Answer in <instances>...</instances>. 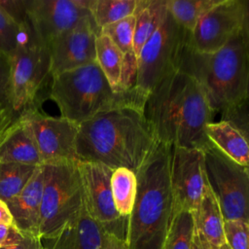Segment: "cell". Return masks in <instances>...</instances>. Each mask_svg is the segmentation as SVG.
Segmentation results:
<instances>
[{"label":"cell","mask_w":249,"mask_h":249,"mask_svg":"<svg viewBox=\"0 0 249 249\" xmlns=\"http://www.w3.org/2000/svg\"><path fill=\"white\" fill-rule=\"evenodd\" d=\"M143 113L160 143L201 151L211 145L205 126L212 122L214 112L197 81L180 69L149 93Z\"/></svg>","instance_id":"1"},{"label":"cell","mask_w":249,"mask_h":249,"mask_svg":"<svg viewBox=\"0 0 249 249\" xmlns=\"http://www.w3.org/2000/svg\"><path fill=\"white\" fill-rule=\"evenodd\" d=\"M158 143L143 107L129 104L100 112L79 124L76 153L79 161L136 173Z\"/></svg>","instance_id":"2"},{"label":"cell","mask_w":249,"mask_h":249,"mask_svg":"<svg viewBox=\"0 0 249 249\" xmlns=\"http://www.w3.org/2000/svg\"><path fill=\"white\" fill-rule=\"evenodd\" d=\"M248 26L215 53H202L188 43L179 69L190 74L202 88L213 112L231 117L248 98Z\"/></svg>","instance_id":"3"},{"label":"cell","mask_w":249,"mask_h":249,"mask_svg":"<svg viewBox=\"0 0 249 249\" xmlns=\"http://www.w3.org/2000/svg\"><path fill=\"white\" fill-rule=\"evenodd\" d=\"M169 146L158 143L137 170L134 204L127 218V249H161L173 214Z\"/></svg>","instance_id":"4"},{"label":"cell","mask_w":249,"mask_h":249,"mask_svg":"<svg viewBox=\"0 0 249 249\" xmlns=\"http://www.w3.org/2000/svg\"><path fill=\"white\" fill-rule=\"evenodd\" d=\"M50 98L60 111V117L77 124L96 114L123 105L144 108L145 99L135 89L116 92L96 62L52 76Z\"/></svg>","instance_id":"5"},{"label":"cell","mask_w":249,"mask_h":249,"mask_svg":"<svg viewBox=\"0 0 249 249\" xmlns=\"http://www.w3.org/2000/svg\"><path fill=\"white\" fill-rule=\"evenodd\" d=\"M78 161L43 164L44 185L40 208L39 236L55 237L82 211L84 191Z\"/></svg>","instance_id":"6"},{"label":"cell","mask_w":249,"mask_h":249,"mask_svg":"<svg viewBox=\"0 0 249 249\" xmlns=\"http://www.w3.org/2000/svg\"><path fill=\"white\" fill-rule=\"evenodd\" d=\"M18 23L17 46L10 54L9 103L19 115L34 106L37 93L50 74V55L32 31L26 17Z\"/></svg>","instance_id":"7"},{"label":"cell","mask_w":249,"mask_h":249,"mask_svg":"<svg viewBox=\"0 0 249 249\" xmlns=\"http://www.w3.org/2000/svg\"><path fill=\"white\" fill-rule=\"evenodd\" d=\"M190 33L167 11L159 27L143 46L137 58L135 90L146 100L149 93L166 76L179 69Z\"/></svg>","instance_id":"8"},{"label":"cell","mask_w":249,"mask_h":249,"mask_svg":"<svg viewBox=\"0 0 249 249\" xmlns=\"http://www.w3.org/2000/svg\"><path fill=\"white\" fill-rule=\"evenodd\" d=\"M206 183L216 197L224 220L249 222V172L212 144L203 150Z\"/></svg>","instance_id":"9"},{"label":"cell","mask_w":249,"mask_h":249,"mask_svg":"<svg viewBox=\"0 0 249 249\" xmlns=\"http://www.w3.org/2000/svg\"><path fill=\"white\" fill-rule=\"evenodd\" d=\"M248 17L247 1L220 0L199 18L189 44L196 52L215 53L248 26Z\"/></svg>","instance_id":"10"},{"label":"cell","mask_w":249,"mask_h":249,"mask_svg":"<svg viewBox=\"0 0 249 249\" xmlns=\"http://www.w3.org/2000/svg\"><path fill=\"white\" fill-rule=\"evenodd\" d=\"M20 116L28 124L42 164L79 161L76 140L79 124L62 117H52L32 106Z\"/></svg>","instance_id":"11"},{"label":"cell","mask_w":249,"mask_h":249,"mask_svg":"<svg viewBox=\"0 0 249 249\" xmlns=\"http://www.w3.org/2000/svg\"><path fill=\"white\" fill-rule=\"evenodd\" d=\"M84 191L87 211L107 232L125 240L127 218L117 211L111 191L113 169L100 163L77 162Z\"/></svg>","instance_id":"12"},{"label":"cell","mask_w":249,"mask_h":249,"mask_svg":"<svg viewBox=\"0 0 249 249\" xmlns=\"http://www.w3.org/2000/svg\"><path fill=\"white\" fill-rule=\"evenodd\" d=\"M168 162L174 211L187 210L194 213L207 184L203 151L169 146Z\"/></svg>","instance_id":"13"},{"label":"cell","mask_w":249,"mask_h":249,"mask_svg":"<svg viewBox=\"0 0 249 249\" xmlns=\"http://www.w3.org/2000/svg\"><path fill=\"white\" fill-rule=\"evenodd\" d=\"M24 7L32 31L46 47L90 16L89 0H24Z\"/></svg>","instance_id":"14"},{"label":"cell","mask_w":249,"mask_h":249,"mask_svg":"<svg viewBox=\"0 0 249 249\" xmlns=\"http://www.w3.org/2000/svg\"><path fill=\"white\" fill-rule=\"evenodd\" d=\"M100 30L91 16L47 45L51 76L95 62V40Z\"/></svg>","instance_id":"15"},{"label":"cell","mask_w":249,"mask_h":249,"mask_svg":"<svg viewBox=\"0 0 249 249\" xmlns=\"http://www.w3.org/2000/svg\"><path fill=\"white\" fill-rule=\"evenodd\" d=\"M106 230L87 211L69 222L53 239L46 240L47 249H104Z\"/></svg>","instance_id":"16"},{"label":"cell","mask_w":249,"mask_h":249,"mask_svg":"<svg viewBox=\"0 0 249 249\" xmlns=\"http://www.w3.org/2000/svg\"><path fill=\"white\" fill-rule=\"evenodd\" d=\"M43 185L44 168L41 164L21 192L6 202L16 227L22 231L38 236Z\"/></svg>","instance_id":"17"},{"label":"cell","mask_w":249,"mask_h":249,"mask_svg":"<svg viewBox=\"0 0 249 249\" xmlns=\"http://www.w3.org/2000/svg\"><path fill=\"white\" fill-rule=\"evenodd\" d=\"M0 163L41 165V158L28 124L18 116L0 142Z\"/></svg>","instance_id":"18"},{"label":"cell","mask_w":249,"mask_h":249,"mask_svg":"<svg viewBox=\"0 0 249 249\" xmlns=\"http://www.w3.org/2000/svg\"><path fill=\"white\" fill-rule=\"evenodd\" d=\"M193 217L195 234L199 240L217 249L226 243L224 218L219 203L207 184Z\"/></svg>","instance_id":"19"},{"label":"cell","mask_w":249,"mask_h":249,"mask_svg":"<svg viewBox=\"0 0 249 249\" xmlns=\"http://www.w3.org/2000/svg\"><path fill=\"white\" fill-rule=\"evenodd\" d=\"M205 134L209 142L221 153L236 163L248 167L247 134L239 127L226 120L211 122L205 126Z\"/></svg>","instance_id":"20"},{"label":"cell","mask_w":249,"mask_h":249,"mask_svg":"<svg viewBox=\"0 0 249 249\" xmlns=\"http://www.w3.org/2000/svg\"><path fill=\"white\" fill-rule=\"evenodd\" d=\"M166 0H136L134 11L135 27L132 50L138 58L139 53L159 27L166 12Z\"/></svg>","instance_id":"21"},{"label":"cell","mask_w":249,"mask_h":249,"mask_svg":"<svg viewBox=\"0 0 249 249\" xmlns=\"http://www.w3.org/2000/svg\"><path fill=\"white\" fill-rule=\"evenodd\" d=\"M95 62L101 69L112 89H119L124 63V53L106 35L99 34L95 40Z\"/></svg>","instance_id":"22"},{"label":"cell","mask_w":249,"mask_h":249,"mask_svg":"<svg viewBox=\"0 0 249 249\" xmlns=\"http://www.w3.org/2000/svg\"><path fill=\"white\" fill-rule=\"evenodd\" d=\"M137 190L135 173L127 168L120 167L111 175V191L115 207L123 217L131 213Z\"/></svg>","instance_id":"23"},{"label":"cell","mask_w":249,"mask_h":249,"mask_svg":"<svg viewBox=\"0 0 249 249\" xmlns=\"http://www.w3.org/2000/svg\"><path fill=\"white\" fill-rule=\"evenodd\" d=\"M136 0H89L91 18L100 30L107 24L134 14Z\"/></svg>","instance_id":"24"},{"label":"cell","mask_w":249,"mask_h":249,"mask_svg":"<svg viewBox=\"0 0 249 249\" xmlns=\"http://www.w3.org/2000/svg\"><path fill=\"white\" fill-rule=\"evenodd\" d=\"M220 0H166V8L173 19L192 32L199 18Z\"/></svg>","instance_id":"25"},{"label":"cell","mask_w":249,"mask_h":249,"mask_svg":"<svg viewBox=\"0 0 249 249\" xmlns=\"http://www.w3.org/2000/svg\"><path fill=\"white\" fill-rule=\"evenodd\" d=\"M39 165L0 163V199L8 202L18 195Z\"/></svg>","instance_id":"26"},{"label":"cell","mask_w":249,"mask_h":249,"mask_svg":"<svg viewBox=\"0 0 249 249\" xmlns=\"http://www.w3.org/2000/svg\"><path fill=\"white\" fill-rule=\"evenodd\" d=\"M194 233L193 213L187 210L174 211L161 249H192Z\"/></svg>","instance_id":"27"},{"label":"cell","mask_w":249,"mask_h":249,"mask_svg":"<svg viewBox=\"0 0 249 249\" xmlns=\"http://www.w3.org/2000/svg\"><path fill=\"white\" fill-rule=\"evenodd\" d=\"M135 27V16L125 17L118 21L107 24L100 29V34L109 37L124 54L133 53V35Z\"/></svg>","instance_id":"28"},{"label":"cell","mask_w":249,"mask_h":249,"mask_svg":"<svg viewBox=\"0 0 249 249\" xmlns=\"http://www.w3.org/2000/svg\"><path fill=\"white\" fill-rule=\"evenodd\" d=\"M224 235L231 249H249V222L224 220Z\"/></svg>","instance_id":"29"},{"label":"cell","mask_w":249,"mask_h":249,"mask_svg":"<svg viewBox=\"0 0 249 249\" xmlns=\"http://www.w3.org/2000/svg\"><path fill=\"white\" fill-rule=\"evenodd\" d=\"M18 35V23L0 5V51L10 56Z\"/></svg>","instance_id":"30"},{"label":"cell","mask_w":249,"mask_h":249,"mask_svg":"<svg viewBox=\"0 0 249 249\" xmlns=\"http://www.w3.org/2000/svg\"><path fill=\"white\" fill-rule=\"evenodd\" d=\"M9 80H10V56L0 51V102L10 106Z\"/></svg>","instance_id":"31"},{"label":"cell","mask_w":249,"mask_h":249,"mask_svg":"<svg viewBox=\"0 0 249 249\" xmlns=\"http://www.w3.org/2000/svg\"><path fill=\"white\" fill-rule=\"evenodd\" d=\"M0 249H45V247L43 240L38 235L24 231L20 240Z\"/></svg>","instance_id":"32"},{"label":"cell","mask_w":249,"mask_h":249,"mask_svg":"<svg viewBox=\"0 0 249 249\" xmlns=\"http://www.w3.org/2000/svg\"><path fill=\"white\" fill-rule=\"evenodd\" d=\"M23 232L24 231L18 229L16 225H0V248L18 242L21 239Z\"/></svg>","instance_id":"33"},{"label":"cell","mask_w":249,"mask_h":249,"mask_svg":"<svg viewBox=\"0 0 249 249\" xmlns=\"http://www.w3.org/2000/svg\"><path fill=\"white\" fill-rule=\"evenodd\" d=\"M18 117L9 105L0 102V142Z\"/></svg>","instance_id":"34"},{"label":"cell","mask_w":249,"mask_h":249,"mask_svg":"<svg viewBox=\"0 0 249 249\" xmlns=\"http://www.w3.org/2000/svg\"><path fill=\"white\" fill-rule=\"evenodd\" d=\"M104 249H127V247L124 239L107 232Z\"/></svg>","instance_id":"35"},{"label":"cell","mask_w":249,"mask_h":249,"mask_svg":"<svg viewBox=\"0 0 249 249\" xmlns=\"http://www.w3.org/2000/svg\"><path fill=\"white\" fill-rule=\"evenodd\" d=\"M0 225L12 226L15 225L13 216L10 212V209L7 203L0 199Z\"/></svg>","instance_id":"36"},{"label":"cell","mask_w":249,"mask_h":249,"mask_svg":"<svg viewBox=\"0 0 249 249\" xmlns=\"http://www.w3.org/2000/svg\"><path fill=\"white\" fill-rule=\"evenodd\" d=\"M193 249H217V248H213L209 245H207L206 243L202 242L201 240H199L196 234L194 233V238H193Z\"/></svg>","instance_id":"37"},{"label":"cell","mask_w":249,"mask_h":249,"mask_svg":"<svg viewBox=\"0 0 249 249\" xmlns=\"http://www.w3.org/2000/svg\"><path fill=\"white\" fill-rule=\"evenodd\" d=\"M219 249H231V248L227 245V243H225V244H223Z\"/></svg>","instance_id":"38"},{"label":"cell","mask_w":249,"mask_h":249,"mask_svg":"<svg viewBox=\"0 0 249 249\" xmlns=\"http://www.w3.org/2000/svg\"><path fill=\"white\" fill-rule=\"evenodd\" d=\"M192 249H193V247H192Z\"/></svg>","instance_id":"39"},{"label":"cell","mask_w":249,"mask_h":249,"mask_svg":"<svg viewBox=\"0 0 249 249\" xmlns=\"http://www.w3.org/2000/svg\"><path fill=\"white\" fill-rule=\"evenodd\" d=\"M45 249H47V248H45Z\"/></svg>","instance_id":"40"}]
</instances>
